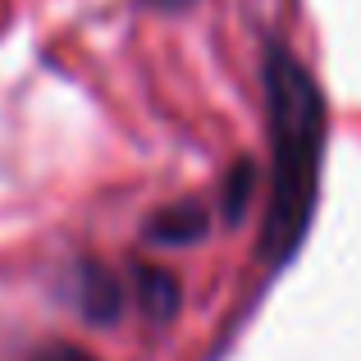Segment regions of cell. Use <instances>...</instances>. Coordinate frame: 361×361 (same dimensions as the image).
Listing matches in <instances>:
<instances>
[{"label": "cell", "mask_w": 361, "mask_h": 361, "mask_svg": "<svg viewBox=\"0 0 361 361\" xmlns=\"http://www.w3.org/2000/svg\"><path fill=\"white\" fill-rule=\"evenodd\" d=\"M265 123H270V206H265L261 252L283 265L311 229L325 160V92L288 46H265Z\"/></svg>", "instance_id": "cell-1"}, {"label": "cell", "mask_w": 361, "mask_h": 361, "mask_svg": "<svg viewBox=\"0 0 361 361\" xmlns=\"http://www.w3.org/2000/svg\"><path fill=\"white\" fill-rule=\"evenodd\" d=\"M123 302H128V288H123V279L110 265L82 261L78 270H73V307L82 311V320H92V325H115Z\"/></svg>", "instance_id": "cell-2"}, {"label": "cell", "mask_w": 361, "mask_h": 361, "mask_svg": "<svg viewBox=\"0 0 361 361\" xmlns=\"http://www.w3.org/2000/svg\"><path fill=\"white\" fill-rule=\"evenodd\" d=\"M128 293H133V302L142 307V316H147L151 325H169V320L178 316V307H183V288H178V279L165 265H137Z\"/></svg>", "instance_id": "cell-3"}, {"label": "cell", "mask_w": 361, "mask_h": 361, "mask_svg": "<svg viewBox=\"0 0 361 361\" xmlns=\"http://www.w3.org/2000/svg\"><path fill=\"white\" fill-rule=\"evenodd\" d=\"M206 229H211V215H206L202 202H174L147 224L151 243L156 247H188V243H202Z\"/></svg>", "instance_id": "cell-4"}, {"label": "cell", "mask_w": 361, "mask_h": 361, "mask_svg": "<svg viewBox=\"0 0 361 361\" xmlns=\"http://www.w3.org/2000/svg\"><path fill=\"white\" fill-rule=\"evenodd\" d=\"M247 197H252V165H238V169H233V178H229V202H224V211H229L233 220L243 215Z\"/></svg>", "instance_id": "cell-5"}, {"label": "cell", "mask_w": 361, "mask_h": 361, "mask_svg": "<svg viewBox=\"0 0 361 361\" xmlns=\"http://www.w3.org/2000/svg\"><path fill=\"white\" fill-rule=\"evenodd\" d=\"M32 361H97L92 353H82L78 343H60V338H55V343H46L42 353H37Z\"/></svg>", "instance_id": "cell-6"}, {"label": "cell", "mask_w": 361, "mask_h": 361, "mask_svg": "<svg viewBox=\"0 0 361 361\" xmlns=\"http://www.w3.org/2000/svg\"><path fill=\"white\" fill-rule=\"evenodd\" d=\"M156 5H188V0H156Z\"/></svg>", "instance_id": "cell-7"}]
</instances>
